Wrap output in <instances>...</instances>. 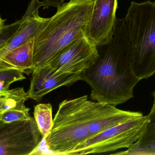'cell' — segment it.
I'll return each instance as SVG.
<instances>
[{"label":"cell","mask_w":155,"mask_h":155,"mask_svg":"<svg viewBox=\"0 0 155 155\" xmlns=\"http://www.w3.org/2000/svg\"><path fill=\"white\" fill-rule=\"evenodd\" d=\"M97 47L99 57L92 67L82 72L81 80L90 86L93 100L116 107L125 103L134 97V87L140 81L130 65L125 18L117 19L110 42Z\"/></svg>","instance_id":"cell-1"},{"label":"cell","mask_w":155,"mask_h":155,"mask_svg":"<svg viewBox=\"0 0 155 155\" xmlns=\"http://www.w3.org/2000/svg\"><path fill=\"white\" fill-rule=\"evenodd\" d=\"M95 0L74 1L58 8L41 33L35 38L33 72L47 65L62 49L86 36Z\"/></svg>","instance_id":"cell-2"},{"label":"cell","mask_w":155,"mask_h":155,"mask_svg":"<svg viewBox=\"0 0 155 155\" xmlns=\"http://www.w3.org/2000/svg\"><path fill=\"white\" fill-rule=\"evenodd\" d=\"M92 104L87 95L65 100L59 104L52 129L44 140L52 154L70 155L91 137Z\"/></svg>","instance_id":"cell-3"},{"label":"cell","mask_w":155,"mask_h":155,"mask_svg":"<svg viewBox=\"0 0 155 155\" xmlns=\"http://www.w3.org/2000/svg\"><path fill=\"white\" fill-rule=\"evenodd\" d=\"M131 68L140 80L155 74V2H132L126 15Z\"/></svg>","instance_id":"cell-4"},{"label":"cell","mask_w":155,"mask_h":155,"mask_svg":"<svg viewBox=\"0 0 155 155\" xmlns=\"http://www.w3.org/2000/svg\"><path fill=\"white\" fill-rule=\"evenodd\" d=\"M147 118L143 115L107 129L78 146L70 155L101 154L128 149L142 135Z\"/></svg>","instance_id":"cell-5"},{"label":"cell","mask_w":155,"mask_h":155,"mask_svg":"<svg viewBox=\"0 0 155 155\" xmlns=\"http://www.w3.org/2000/svg\"><path fill=\"white\" fill-rule=\"evenodd\" d=\"M42 137L35 119L0 124V155H32Z\"/></svg>","instance_id":"cell-6"},{"label":"cell","mask_w":155,"mask_h":155,"mask_svg":"<svg viewBox=\"0 0 155 155\" xmlns=\"http://www.w3.org/2000/svg\"><path fill=\"white\" fill-rule=\"evenodd\" d=\"M99 57L97 47L85 36L62 49L47 65L57 73H82L92 67Z\"/></svg>","instance_id":"cell-7"},{"label":"cell","mask_w":155,"mask_h":155,"mask_svg":"<svg viewBox=\"0 0 155 155\" xmlns=\"http://www.w3.org/2000/svg\"><path fill=\"white\" fill-rule=\"evenodd\" d=\"M117 8V0H95L86 36L97 47L108 44L112 39Z\"/></svg>","instance_id":"cell-8"},{"label":"cell","mask_w":155,"mask_h":155,"mask_svg":"<svg viewBox=\"0 0 155 155\" xmlns=\"http://www.w3.org/2000/svg\"><path fill=\"white\" fill-rule=\"evenodd\" d=\"M82 73H57L49 65L32 72L28 91L30 98L38 101L51 91L63 86L71 85L81 80Z\"/></svg>","instance_id":"cell-9"},{"label":"cell","mask_w":155,"mask_h":155,"mask_svg":"<svg viewBox=\"0 0 155 155\" xmlns=\"http://www.w3.org/2000/svg\"><path fill=\"white\" fill-rule=\"evenodd\" d=\"M38 9L29 7L21 19V23L16 34L7 45L0 49V59L31 38H36L45 29L50 18L41 17Z\"/></svg>","instance_id":"cell-10"},{"label":"cell","mask_w":155,"mask_h":155,"mask_svg":"<svg viewBox=\"0 0 155 155\" xmlns=\"http://www.w3.org/2000/svg\"><path fill=\"white\" fill-rule=\"evenodd\" d=\"M35 37L0 59V70L13 69L29 74L33 72Z\"/></svg>","instance_id":"cell-11"},{"label":"cell","mask_w":155,"mask_h":155,"mask_svg":"<svg viewBox=\"0 0 155 155\" xmlns=\"http://www.w3.org/2000/svg\"><path fill=\"white\" fill-rule=\"evenodd\" d=\"M146 126L142 135L125 151L111 153L117 155H155V97L150 112L147 115Z\"/></svg>","instance_id":"cell-12"},{"label":"cell","mask_w":155,"mask_h":155,"mask_svg":"<svg viewBox=\"0 0 155 155\" xmlns=\"http://www.w3.org/2000/svg\"><path fill=\"white\" fill-rule=\"evenodd\" d=\"M30 98L28 93L23 87L0 91V114L25 105Z\"/></svg>","instance_id":"cell-13"},{"label":"cell","mask_w":155,"mask_h":155,"mask_svg":"<svg viewBox=\"0 0 155 155\" xmlns=\"http://www.w3.org/2000/svg\"><path fill=\"white\" fill-rule=\"evenodd\" d=\"M52 106L50 103H40L34 107V119L45 140L53 126Z\"/></svg>","instance_id":"cell-14"},{"label":"cell","mask_w":155,"mask_h":155,"mask_svg":"<svg viewBox=\"0 0 155 155\" xmlns=\"http://www.w3.org/2000/svg\"><path fill=\"white\" fill-rule=\"evenodd\" d=\"M30 110L24 105L7 110L0 114V124L29 119L31 117L29 113Z\"/></svg>","instance_id":"cell-15"},{"label":"cell","mask_w":155,"mask_h":155,"mask_svg":"<svg viewBox=\"0 0 155 155\" xmlns=\"http://www.w3.org/2000/svg\"><path fill=\"white\" fill-rule=\"evenodd\" d=\"M23 72L13 69L0 70V91L7 90L13 82L26 79Z\"/></svg>","instance_id":"cell-16"},{"label":"cell","mask_w":155,"mask_h":155,"mask_svg":"<svg viewBox=\"0 0 155 155\" xmlns=\"http://www.w3.org/2000/svg\"><path fill=\"white\" fill-rule=\"evenodd\" d=\"M2 21L1 19L0 49L7 45L16 34L21 23V19L8 25H4V23Z\"/></svg>","instance_id":"cell-17"},{"label":"cell","mask_w":155,"mask_h":155,"mask_svg":"<svg viewBox=\"0 0 155 155\" xmlns=\"http://www.w3.org/2000/svg\"><path fill=\"white\" fill-rule=\"evenodd\" d=\"M64 3V0H43L42 2H40V5L41 7H44L47 8L49 7H55L58 8Z\"/></svg>","instance_id":"cell-18"},{"label":"cell","mask_w":155,"mask_h":155,"mask_svg":"<svg viewBox=\"0 0 155 155\" xmlns=\"http://www.w3.org/2000/svg\"><path fill=\"white\" fill-rule=\"evenodd\" d=\"M74 1H86V0H74Z\"/></svg>","instance_id":"cell-19"},{"label":"cell","mask_w":155,"mask_h":155,"mask_svg":"<svg viewBox=\"0 0 155 155\" xmlns=\"http://www.w3.org/2000/svg\"><path fill=\"white\" fill-rule=\"evenodd\" d=\"M153 97H155V94H153Z\"/></svg>","instance_id":"cell-20"},{"label":"cell","mask_w":155,"mask_h":155,"mask_svg":"<svg viewBox=\"0 0 155 155\" xmlns=\"http://www.w3.org/2000/svg\"><path fill=\"white\" fill-rule=\"evenodd\" d=\"M153 94H155V92H153Z\"/></svg>","instance_id":"cell-21"}]
</instances>
